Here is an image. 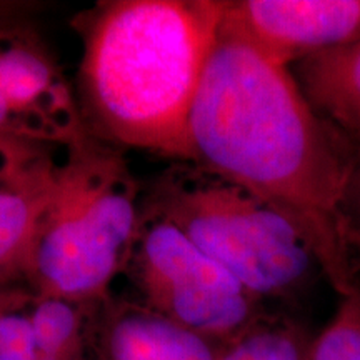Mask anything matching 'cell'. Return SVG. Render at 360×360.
Segmentation results:
<instances>
[{"instance_id": "obj_13", "label": "cell", "mask_w": 360, "mask_h": 360, "mask_svg": "<svg viewBox=\"0 0 360 360\" xmlns=\"http://www.w3.org/2000/svg\"><path fill=\"white\" fill-rule=\"evenodd\" d=\"M307 360H360V281L340 295L332 321L312 339Z\"/></svg>"}, {"instance_id": "obj_15", "label": "cell", "mask_w": 360, "mask_h": 360, "mask_svg": "<svg viewBox=\"0 0 360 360\" xmlns=\"http://www.w3.org/2000/svg\"><path fill=\"white\" fill-rule=\"evenodd\" d=\"M345 229L360 233V150L355 152L354 169L350 175L344 202Z\"/></svg>"}, {"instance_id": "obj_10", "label": "cell", "mask_w": 360, "mask_h": 360, "mask_svg": "<svg viewBox=\"0 0 360 360\" xmlns=\"http://www.w3.org/2000/svg\"><path fill=\"white\" fill-rule=\"evenodd\" d=\"M62 154L0 191V285L27 278L35 233L51 204Z\"/></svg>"}, {"instance_id": "obj_16", "label": "cell", "mask_w": 360, "mask_h": 360, "mask_svg": "<svg viewBox=\"0 0 360 360\" xmlns=\"http://www.w3.org/2000/svg\"><path fill=\"white\" fill-rule=\"evenodd\" d=\"M0 132L17 135V137L30 139V141L40 142L39 139L34 135L32 130H30L29 125H27L24 120H22L20 117L7 105L6 101H4L2 97H0Z\"/></svg>"}, {"instance_id": "obj_8", "label": "cell", "mask_w": 360, "mask_h": 360, "mask_svg": "<svg viewBox=\"0 0 360 360\" xmlns=\"http://www.w3.org/2000/svg\"><path fill=\"white\" fill-rule=\"evenodd\" d=\"M101 344L102 360H217L222 347L135 304L110 310Z\"/></svg>"}, {"instance_id": "obj_5", "label": "cell", "mask_w": 360, "mask_h": 360, "mask_svg": "<svg viewBox=\"0 0 360 360\" xmlns=\"http://www.w3.org/2000/svg\"><path fill=\"white\" fill-rule=\"evenodd\" d=\"M129 264L142 305L220 345L262 317L259 297L146 204Z\"/></svg>"}, {"instance_id": "obj_7", "label": "cell", "mask_w": 360, "mask_h": 360, "mask_svg": "<svg viewBox=\"0 0 360 360\" xmlns=\"http://www.w3.org/2000/svg\"><path fill=\"white\" fill-rule=\"evenodd\" d=\"M224 20L276 64L360 40V0H244L225 4Z\"/></svg>"}, {"instance_id": "obj_1", "label": "cell", "mask_w": 360, "mask_h": 360, "mask_svg": "<svg viewBox=\"0 0 360 360\" xmlns=\"http://www.w3.org/2000/svg\"><path fill=\"white\" fill-rule=\"evenodd\" d=\"M225 13V12H224ZM191 164L299 225L340 295L357 277L344 202L355 150L312 109L290 69L222 19L188 117Z\"/></svg>"}, {"instance_id": "obj_9", "label": "cell", "mask_w": 360, "mask_h": 360, "mask_svg": "<svg viewBox=\"0 0 360 360\" xmlns=\"http://www.w3.org/2000/svg\"><path fill=\"white\" fill-rule=\"evenodd\" d=\"M290 72L317 115L360 150V40L302 58Z\"/></svg>"}, {"instance_id": "obj_6", "label": "cell", "mask_w": 360, "mask_h": 360, "mask_svg": "<svg viewBox=\"0 0 360 360\" xmlns=\"http://www.w3.org/2000/svg\"><path fill=\"white\" fill-rule=\"evenodd\" d=\"M0 97L40 142L64 146L84 130L56 60L11 4H0Z\"/></svg>"}, {"instance_id": "obj_4", "label": "cell", "mask_w": 360, "mask_h": 360, "mask_svg": "<svg viewBox=\"0 0 360 360\" xmlns=\"http://www.w3.org/2000/svg\"><path fill=\"white\" fill-rule=\"evenodd\" d=\"M146 205L169 219L260 300L295 294L321 270L294 220L191 162L162 175Z\"/></svg>"}, {"instance_id": "obj_2", "label": "cell", "mask_w": 360, "mask_h": 360, "mask_svg": "<svg viewBox=\"0 0 360 360\" xmlns=\"http://www.w3.org/2000/svg\"><path fill=\"white\" fill-rule=\"evenodd\" d=\"M225 4H98L82 27L79 114L84 129L114 147L191 160L188 117Z\"/></svg>"}, {"instance_id": "obj_12", "label": "cell", "mask_w": 360, "mask_h": 360, "mask_svg": "<svg viewBox=\"0 0 360 360\" xmlns=\"http://www.w3.org/2000/svg\"><path fill=\"white\" fill-rule=\"evenodd\" d=\"M82 305L56 297L35 295L29 317L39 352L52 360H84Z\"/></svg>"}, {"instance_id": "obj_14", "label": "cell", "mask_w": 360, "mask_h": 360, "mask_svg": "<svg viewBox=\"0 0 360 360\" xmlns=\"http://www.w3.org/2000/svg\"><path fill=\"white\" fill-rule=\"evenodd\" d=\"M56 146L0 132V191L52 159Z\"/></svg>"}, {"instance_id": "obj_17", "label": "cell", "mask_w": 360, "mask_h": 360, "mask_svg": "<svg viewBox=\"0 0 360 360\" xmlns=\"http://www.w3.org/2000/svg\"><path fill=\"white\" fill-rule=\"evenodd\" d=\"M345 233H347L349 244H350V247H352L354 254L359 255V257H360V233H355L352 231H347V229H345Z\"/></svg>"}, {"instance_id": "obj_3", "label": "cell", "mask_w": 360, "mask_h": 360, "mask_svg": "<svg viewBox=\"0 0 360 360\" xmlns=\"http://www.w3.org/2000/svg\"><path fill=\"white\" fill-rule=\"evenodd\" d=\"M142 217L139 186L117 147L82 130L65 143L35 233L27 278L37 295L87 304L127 267Z\"/></svg>"}, {"instance_id": "obj_11", "label": "cell", "mask_w": 360, "mask_h": 360, "mask_svg": "<svg viewBox=\"0 0 360 360\" xmlns=\"http://www.w3.org/2000/svg\"><path fill=\"white\" fill-rule=\"evenodd\" d=\"M312 339L287 319L260 317L220 347L217 360H307Z\"/></svg>"}]
</instances>
